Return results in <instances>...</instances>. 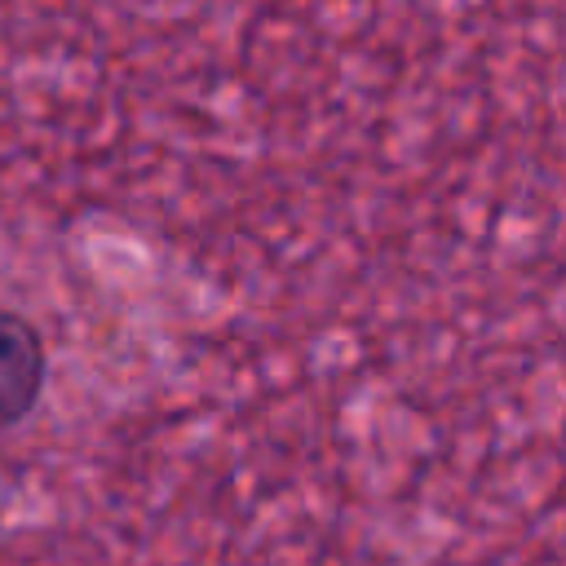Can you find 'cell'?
Masks as SVG:
<instances>
[{
  "mask_svg": "<svg viewBox=\"0 0 566 566\" xmlns=\"http://www.w3.org/2000/svg\"><path fill=\"white\" fill-rule=\"evenodd\" d=\"M49 345L44 332L13 305H0V433L18 429L44 398Z\"/></svg>",
  "mask_w": 566,
  "mask_h": 566,
  "instance_id": "cell-1",
  "label": "cell"
},
{
  "mask_svg": "<svg viewBox=\"0 0 566 566\" xmlns=\"http://www.w3.org/2000/svg\"><path fill=\"white\" fill-rule=\"evenodd\" d=\"M0 522H4V500H0Z\"/></svg>",
  "mask_w": 566,
  "mask_h": 566,
  "instance_id": "cell-2",
  "label": "cell"
}]
</instances>
